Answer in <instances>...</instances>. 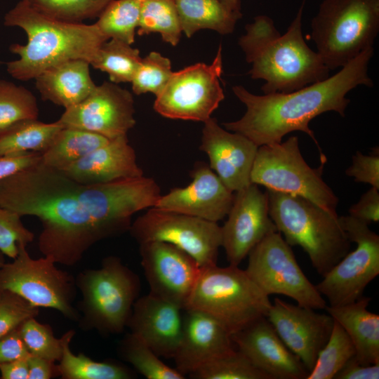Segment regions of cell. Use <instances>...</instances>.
I'll list each match as a JSON object with an SVG mask.
<instances>
[{
    "label": "cell",
    "mask_w": 379,
    "mask_h": 379,
    "mask_svg": "<svg viewBox=\"0 0 379 379\" xmlns=\"http://www.w3.org/2000/svg\"><path fill=\"white\" fill-rule=\"evenodd\" d=\"M5 263V255L0 251V269Z\"/></svg>",
    "instance_id": "cell-51"
},
{
    "label": "cell",
    "mask_w": 379,
    "mask_h": 379,
    "mask_svg": "<svg viewBox=\"0 0 379 379\" xmlns=\"http://www.w3.org/2000/svg\"><path fill=\"white\" fill-rule=\"evenodd\" d=\"M379 364L363 365L355 356L336 373L334 379H378Z\"/></svg>",
    "instance_id": "cell-47"
},
{
    "label": "cell",
    "mask_w": 379,
    "mask_h": 379,
    "mask_svg": "<svg viewBox=\"0 0 379 379\" xmlns=\"http://www.w3.org/2000/svg\"><path fill=\"white\" fill-rule=\"evenodd\" d=\"M142 0H112L95 23L107 39H115L128 44L135 41Z\"/></svg>",
    "instance_id": "cell-33"
},
{
    "label": "cell",
    "mask_w": 379,
    "mask_h": 379,
    "mask_svg": "<svg viewBox=\"0 0 379 379\" xmlns=\"http://www.w3.org/2000/svg\"><path fill=\"white\" fill-rule=\"evenodd\" d=\"M139 246L149 293L184 309L201 267L191 255L168 243L149 241Z\"/></svg>",
    "instance_id": "cell-16"
},
{
    "label": "cell",
    "mask_w": 379,
    "mask_h": 379,
    "mask_svg": "<svg viewBox=\"0 0 379 379\" xmlns=\"http://www.w3.org/2000/svg\"><path fill=\"white\" fill-rule=\"evenodd\" d=\"M355 354V348L349 335L334 320L331 335L306 379H334L336 373Z\"/></svg>",
    "instance_id": "cell-35"
},
{
    "label": "cell",
    "mask_w": 379,
    "mask_h": 379,
    "mask_svg": "<svg viewBox=\"0 0 379 379\" xmlns=\"http://www.w3.org/2000/svg\"><path fill=\"white\" fill-rule=\"evenodd\" d=\"M192 182L161 195L154 207L218 222L227 217L233 203V192L209 166L196 164Z\"/></svg>",
    "instance_id": "cell-20"
},
{
    "label": "cell",
    "mask_w": 379,
    "mask_h": 379,
    "mask_svg": "<svg viewBox=\"0 0 379 379\" xmlns=\"http://www.w3.org/2000/svg\"><path fill=\"white\" fill-rule=\"evenodd\" d=\"M182 310L149 293L134 302L126 327L158 356L173 359L181 336Z\"/></svg>",
    "instance_id": "cell-23"
},
{
    "label": "cell",
    "mask_w": 379,
    "mask_h": 379,
    "mask_svg": "<svg viewBox=\"0 0 379 379\" xmlns=\"http://www.w3.org/2000/svg\"><path fill=\"white\" fill-rule=\"evenodd\" d=\"M109 139L88 131L62 127L42 152L41 162L62 171L105 145Z\"/></svg>",
    "instance_id": "cell-28"
},
{
    "label": "cell",
    "mask_w": 379,
    "mask_h": 379,
    "mask_svg": "<svg viewBox=\"0 0 379 379\" xmlns=\"http://www.w3.org/2000/svg\"><path fill=\"white\" fill-rule=\"evenodd\" d=\"M89 66L84 60L60 63L39 74L34 79L36 87L44 100L67 109L81 102L96 87Z\"/></svg>",
    "instance_id": "cell-25"
},
{
    "label": "cell",
    "mask_w": 379,
    "mask_h": 379,
    "mask_svg": "<svg viewBox=\"0 0 379 379\" xmlns=\"http://www.w3.org/2000/svg\"><path fill=\"white\" fill-rule=\"evenodd\" d=\"M222 72L220 45L210 65L196 63L173 72L156 96L154 110L169 119L206 121L225 98L219 81Z\"/></svg>",
    "instance_id": "cell-14"
},
{
    "label": "cell",
    "mask_w": 379,
    "mask_h": 379,
    "mask_svg": "<svg viewBox=\"0 0 379 379\" xmlns=\"http://www.w3.org/2000/svg\"><path fill=\"white\" fill-rule=\"evenodd\" d=\"M61 171L83 185L105 183L143 175L127 135L109 140Z\"/></svg>",
    "instance_id": "cell-24"
},
{
    "label": "cell",
    "mask_w": 379,
    "mask_h": 379,
    "mask_svg": "<svg viewBox=\"0 0 379 379\" xmlns=\"http://www.w3.org/2000/svg\"><path fill=\"white\" fill-rule=\"evenodd\" d=\"M173 72L168 58L158 52H151L140 63L131 81L136 95L152 93L158 95L164 88Z\"/></svg>",
    "instance_id": "cell-39"
},
{
    "label": "cell",
    "mask_w": 379,
    "mask_h": 379,
    "mask_svg": "<svg viewBox=\"0 0 379 379\" xmlns=\"http://www.w3.org/2000/svg\"><path fill=\"white\" fill-rule=\"evenodd\" d=\"M266 318L310 372L331 335L334 324L332 317L276 298Z\"/></svg>",
    "instance_id": "cell-18"
},
{
    "label": "cell",
    "mask_w": 379,
    "mask_h": 379,
    "mask_svg": "<svg viewBox=\"0 0 379 379\" xmlns=\"http://www.w3.org/2000/svg\"><path fill=\"white\" fill-rule=\"evenodd\" d=\"M51 18L72 22L98 18L112 0H22Z\"/></svg>",
    "instance_id": "cell-38"
},
{
    "label": "cell",
    "mask_w": 379,
    "mask_h": 379,
    "mask_svg": "<svg viewBox=\"0 0 379 379\" xmlns=\"http://www.w3.org/2000/svg\"><path fill=\"white\" fill-rule=\"evenodd\" d=\"M189 376L195 379H270L237 348L211 360Z\"/></svg>",
    "instance_id": "cell-36"
},
{
    "label": "cell",
    "mask_w": 379,
    "mask_h": 379,
    "mask_svg": "<svg viewBox=\"0 0 379 379\" xmlns=\"http://www.w3.org/2000/svg\"><path fill=\"white\" fill-rule=\"evenodd\" d=\"M370 301L363 295L350 304L325 307L349 335L355 357L363 365L379 364V315L368 310Z\"/></svg>",
    "instance_id": "cell-26"
},
{
    "label": "cell",
    "mask_w": 379,
    "mask_h": 379,
    "mask_svg": "<svg viewBox=\"0 0 379 379\" xmlns=\"http://www.w3.org/2000/svg\"><path fill=\"white\" fill-rule=\"evenodd\" d=\"M26 246L20 245L17 256L0 269V289L14 292L35 307L54 309L69 320L79 321L74 306L75 278L58 268L48 256L32 258Z\"/></svg>",
    "instance_id": "cell-10"
},
{
    "label": "cell",
    "mask_w": 379,
    "mask_h": 379,
    "mask_svg": "<svg viewBox=\"0 0 379 379\" xmlns=\"http://www.w3.org/2000/svg\"><path fill=\"white\" fill-rule=\"evenodd\" d=\"M75 335L72 329L61 337L62 354L57 365L62 379H129L133 373L126 366L112 361H96L83 353L74 354L70 349Z\"/></svg>",
    "instance_id": "cell-30"
},
{
    "label": "cell",
    "mask_w": 379,
    "mask_h": 379,
    "mask_svg": "<svg viewBox=\"0 0 379 379\" xmlns=\"http://www.w3.org/2000/svg\"><path fill=\"white\" fill-rule=\"evenodd\" d=\"M18 328L0 338V364L26 359L31 355Z\"/></svg>",
    "instance_id": "cell-45"
},
{
    "label": "cell",
    "mask_w": 379,
    "mask_h": 379,
    "mask_svg": "<svg viewBox=\"0 0 379 379\" xmlns=\"http://www.w3.org/2000/svg\"><path fill=\"white\" fill-rule=\"evenodd\" d=\"M245 270L251 279L268 296L280 294L298 305L314 310L326 307L316 286L307 278L293 251L279 232H272L249 252Z\"/></svg>",
    "instance_id": "cell-11"
},
{
    "label": "cell",
    "mask_w": 379,
    "mask_h": 379,
    "mask_svg": "<svg viewBox=\"0 0 379 379\" xmlns=\"http://www.w3.org/2000/svg\"><path fill=\"white\" fill-rule=\"evenodd\" d=\"M39 307L9 290L0 289V338L18 328L25 321L36 317Z\"/></svg>",
    "instance_id": "cell-41"
},
{
    "label": "cell",
    "mask_w": 379,
    "mask_h": 379,
    "mask_svg": "<svg viewBox=\"0 0 379 379\" xmlns=\"http://www.w3.org/2000/svg\"><path fill=\"white\" fill-rule=\"evenodd\" d=\"M271 303L245 270L215 265L201 267L184 309L211 316L232 335L266 317Z\"/></svg>",
    "instance_id": "cell-7"
},
{
    "label": "cell",
    "mask_w": 379,
    "mask_h": 379,
    "mask_svg": "<svg viewBox=\"0 0 379 379\" xmlns=\"http://www.w3.org/2000/svg\"><path fill=\"white\" fill-rule=\"evenodd\" d=\"M129 231L138 244L161 241L181 249L201 267L217 265L222 247L218 222L156 207L137 218Z\"/></svg>",
    "instance_id": "cell-12"
},
{
    "label": "cell",
    "mask_w": 379,
    "mask_h": 379,
    "mask_svg": "<svg viewBox=\"0 0 379 379\" xmlns=\"http://www.w3.org/2000/svg\"><path fill=\"white\" fill-rule=\"evenodd\" d=\"M305 1L284 34L279 33L271 18L260 15L246 25V33L239 39L251 64L248 74L265 81L261 88L264 94L290 93L328 77L330 70L302 36Z\"/></svg>",
    "instance_id": "cell-3"
},
{
    "label": "cell",
    "mask_w": 379,
    "mask_h": 379,
    "mask_svg": "<svg viewBox=\"0 0 379 379\" xmlns=\"http://www.w3.org/2000/svg\"><path fill=\"white\" fill-rule=\"evenodd\" d=\"M311 38L329 70L373 47L379 32V0H324L311 22Z\"/></svg>",
    "instance_id": "cell-8"
},
{
    "label": "cell",
    "mask_w": 379,
    "mask_h": 379,
    "mask_svg": "<svg viewBox=\"0 0 379 379\" xmlns=\"http://www.w3.org/2000/svg\"><path fill=\"white\" fill-rule=\"evenodd\" d=\"M321 165L310 166L302 157L298 138L258 147L251 172V182L283 193L305 198L335 217H338V198L324 181L326 159Z\"/></svg>",
    "instance_id": "cell-9"
},
{
    "label": "cell",
    "mask_w": 379,
    "mask_h": 379,
    "mask_svg": "<svg viewBox=\"0 0 379 379\" xmlns=\"http://www.w3.org/2000/svg\"><path fill=\"white\" fill-rule=\"evenodd\" d=\"M227 216L221 227L222 247L232 265L239 266L262 239L278 232L269 214L267 192L253 183L236 192Z\"/></svg>",
    "instance_id": "cell-17"
},
{
    "label": "cell",
    "mask_w": 379,
    "mask_h": 379,
    "mask_svg": "<svg viewBox=\"0 0 379 379\" xmlns=\"http://www.w3.org/2000/svg\"><path fill=\"white\" fill-rule=\"evenodd\" d=\"M225 6L232 13L241 18L240 0H220Z\"/></svg>",
    "instance_id": "cell-50"
},
{
    "label": "cell",
    "mask_w": 379,
    "mask_h": 379,
    "mask_svg": "<svg viewBox=\"0 0 379 379\" xmlns=\"http://www.w3.org/2000/svg\"><path fill=\"white\" fill-rule=\"evenodd\" d=\"M81 299L79 326L102 334H118L127 326L140 291L138 276L117 256L103 258L98 269L85 270L75 278Z\"/></svg>",
    "instance_id": "cell-6"
},
{
    "label": "cell",
    "mask_w": 379,
    "mask_h": 379,
    "mask_svg": "<svg viewBox=\"0 0 379 379\" xmlns=\"http://www.w3.org/2000/svg\"><path fill=\"white\" fill-rule=\"evenodd\" d=\"M183 310L181 336L173 359L175 368L185 376L236 347L232 334L215 319L199 310Z\"/></svg>",
    "instance_id": "cell-22"
},
{
    "label": "cell",
    "mask_w": 379,
    "mask_h": 379,
    "mask_svg": "<svg viewBox=\"0 0 379 379\" xmlns=\"http://www.w3.org/2000/svg\"><path fill=\"white\" fill-rule=\"evenodd\" d=\"M365 155L357 151L352 156V163L345 171V174L352 177L356 182H364L379 190V155Z\"/></svg>",
    "instance_id": "cell-43"
},
{
    "label": "cell",
    "mask_w": 379,
    "mask_h": 379,
    "mask_svg": "<svg viewBox=\"0 0 379 379\" xmlns=\"http://www.w3.org/2000/svg\"><path fill=\"white\" fill-rule=\"evenodd\" d=\"M34 238V233L27 229L18 214L0 205V251L14 259L21 244L27 245Z\"/></svg>",
    "instance_id": "cell-42"
},
{
    "label": "cell",
    "mask_w": 379,
    "mask_h": 379,
    "mask_svg": "<svg viewBox=\"0 0 379 379\" xmlns=\"http://www.w3.org/2000/svg\"><path fill=\"white\" fill-rule=\"evenodd\" d=\"M18 330L32 355L54 363L60 361L62 354V340L55 338L48 324H41L32 317L25 321Z\"/></svg>",
    "instance_id": "cell-40"
},
{
    "label": "cell",
    "mask_w": 379,
    "mask_h": 379,
    "mask_svg": "<svg viewBox=\"0 0 379 379\" xmlns=\"http://www.w3.org/2000/svg\"><path fill=\"white\" fill-rule=\"evenodd\" d=\"M62 126L56 121L44 123L24 119L0 128V155L27 152L41 153Z\"/></svg>",
    "instance_id": "cell-29"
},
{
    "label": "cell",
    "mask_w": 379,
    "mask_h": 379,
    "mask_svg": "<svg viewBox=\"0 0 379 379\" xmlns=\"http://www.w3.org/2000/svg\"><path fill=\"white\" fill-rule=\"evenodd\" d=\"M373 48L363 51L331 77L290 93L255 95L242 86L232 87L234 94L246 106L243 117L225 122V129L239 133L257 146L280 142L288 133L308 135L320 149L310 122L322 113L333 111L345 117L350 100L346 95L358 86H373L368 74Z\"/></svg>",
    "instance_id": "cell-2"
},
{
    "label": "cell",
    "mask_w": 379,
    "mask_h": 379,
    "mask_svg": "<svg viewBox=\"0 0 379 379\" xmlns=\"http://www.w3.org/2000/svg\"><path fill=\"white\" fill-rule=\"evenodd\" d=\"M269 214L291 246H300L324 277L349 251L351 241L335 217L300 196L266 190Z\"/></svg>",
    "instance_id": "cell-5"
},
{
    "label": "cell",
    "mask_w": 379,
    "mask_h": 379,
    "mask_svg": "<svg viewBox=\"0 0 379 379\" xmlns=\"http://www.w3.org/2000/svg\"><path fill=\"white\" fill-rule=\"evenodd\" d=\"M123 359L147 379H183L175 368L166 365L149 346L140 339L128 333L120 344Z\"/></svg>",
    "instance_id": "cell-34"
},
{
    "label": "cell",
    "mask_w": 379,
    "mask_h": 379,
    "mask_svg": "<svg viewBox=\"0 0 379 379\" xmlns=\"http://www.w3.org/2000/svg\"><path fill=\"white\" fill-rule=\"evenodd\" d=\"M132 94L111 81H105L79 103L65 109L57 121L100 134L111 140L127 135L135 124Z\"/></svg>",
    "instance_id": "cell-15"
},
{
    "label": "cell",
    "mask_w": 379,
    "mask_h": 379,
    "mask_svg": "<svg viewBox=\"0 0 379 379\" xmlns=\"http://www.w3.org/2000/svg\"><path fill=\"white\" fill-rule=\"evenodd\" d=\"M180 18L182 32L191 37L202 29L221 34L232 33L241 18L230 11L220 0H173Z\"/></svg>",
    "instance_id": "cell-27"
},
{
    "label": "cell",
    "mask_w": 379,
    "mask_h": 379,
    "mask_svg": "<svg viewBox=\"0 0 379 379\" xmlns=\"http://www.w3.org/2000/svg\"><path fill=\"white\" fill-rule=\"evenodd\" d=\"M379 190L371 187L349 208V215L366 224L379 220Z\"/></svg>",
    "instance_id": "cell-44"
},
{
    "label": "cell",
    "mask_w": 379,
    "mask_h": 379,
    "mask_svg": "<svg viewBox=\"0 0 379 379\" xmlns=\"http://www.w3.org/2000/svg\"><path fill=\"white\" fill-rule=\"evenodd\" d=\"M0 205L41 223L38 246L44 256L77 265L97 242L109 238L81 192V184L41 161L0 181Z\"/></svg>",
    "instance_id": "cell-1"
},
{
    "label": "cell",
    "mask_w": 379,
    "mask_h": 379,
    "mask_svg": "<svg viewBox=\"0 0 379 379\" xmlns=\"http://www.w3.org/2000/svg\"><path fill=\"white\" fill-rule=\"evenodd\" d=\"M108 40L98 48L90 65L107 72L111 82H131L142 59L140 51L122 41Z\"/></svg>",
    "instance_id": "cell-31"
},
{
    "label": "cell",
    "mask_w": 379,
    "mask_h": 379,
    "mask_svg": "<svg viewBox=\"0 0 379 379\" xmlns=\"http://www.w3.org/2000/svg\"><path fill=\"white\" fill-rule=\"evenodd\" d=\"M0 373L2 379H28L27 359L0 364Z\"/></svg>",
    "instance_id": "cell-49"
},
{
    "label": "cell",
    "mask_w": 379,
    "mask_h": 379,
    "mask_svg": "<svg viewBox=\"0 0 379 379\" xmlns=\"http://www.w3.org/2000/svg\"><path fill=\"white\" fill-rule=\"evenodd\" d=\"M4 25L18 27L27 36L25 45L13 44L10 51L19 56L6 64L15 79H35L45 70L72 60L89 63L108 39L96 25L72 22L44 15L20 0L4 16Z\"/></svg>",
    "instance_id": "cell-4"
},
{
    "label": "cell",
    "mask_w": 379,
    "mask_h": 379,
    "mask_svg": "<svg viewBox=\"0 0 379 379\" xmlns=\"http://www.w3.org/2000/svg\"><path fill=\"white\" fill-rule=\"evenodd\" d=\"M204 123L199 148L208 155L210 168L233 192L251 184L258 146L244 135L222 128L214 118Z\"/></svg>",
    "instance_id": "cell-19"
},
{
    "label": "cell",
    "mask_w": 379,
    "mask_h": 379,
    "mask_svg": "<svg viewBox=\"0 0 379 379\" xmlns=\"http://www.w3.org/2000/svg\"><path fill=\"white\" fill-rule=\"evenodd\" d=\"M138 28L140 35L157 32L164 41L176 46L182 29L173 0H142Z\"/></svg>",
    "instance_id": "cell-32"
},
{
    "label": "cell",
    "mask_w": 379,
    "mask_h": 379,
    "mask_svg": "<svg viewBox=\"0 0 379 379\" xmlns=\"http://www.w3.org/2000/svg\"><path fill=\"white\" fill-rule=\"evenodd\" d=\"M36 99L21 86L0 80V128L24 119H38Z\"/></svg>",
    "instance_id": "cell-37"
},
{
    "label": "cell",
    "mask_w": 379,
    "mask_h": 379,
    "mask_svg": "<svg viewBox=\"0 0 379 379\" xmlns=\"http://www.w3.org/2000/svg\"><path fill=\"white\" fill-rule=\"evenodd\" d=\"M28 379H50L58 375L57 365L54 362L34 355L27 359Z\"/></svg>",
    "instance_id": "cell-48"
},
{
    "label": "cell",
    "mask_w": 379,
    "mask_h": 379,
    "mask_svg": "<svg viewBox=\"0 0 379 379\" xmlns=\"http://www.w3.org/2000/svg\"><path fill=\"white\" fill-rule=\"evenodd\" d=\"M236 348L270 379H306L309 371L281 340L266 317L232 335Z\"/></svg>",
    "instance_id": "cell-21"
},
{
    "label": "cell",
    "mask_w": 379,
    "mask_h": 379,
    "mask_svg": "<svg viewBox=\"0 0 379 379\" xmlns=\"http://www.w3.org/2000/svg\"><path fill=\"white\" fill-rule=\"evenodd\" d=\"M355 250L348 252L316 285L329 306L352 303L363 296L367 285L379 274V236L368 225L350 215L339 217Z\"/></svg>",
    "instance_id": "cell-13"
},
{
    "label": "cell",
    "mask_w": 379,
    "mask_h": 379,
    "mask_svg": "<svg viewBox=\"0 0 379 379\" xmlns=\"http://www.w3.org/2000/svg\"><path fill=\"white\" fill-rule=\"evenodd\" d=\"M41 160V154L37 152L0 155V181L39 163Z\"/></svg>",
    "instance_id": "cell-46"
}]
</instances>
